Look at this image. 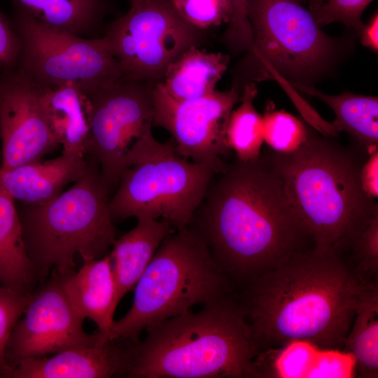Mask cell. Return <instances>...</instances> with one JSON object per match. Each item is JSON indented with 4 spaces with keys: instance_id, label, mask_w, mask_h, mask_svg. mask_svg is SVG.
Segmentation results:
<instances>
[{
    "instance_id": "obj_1",
    "label": "cell",
    "mask_w": 378,
    "mask_h": 378,
    "mask_svg": "<svg viewBox=\"0 0 378 378\" xmlns=\"http://www.w3.org/2000/svg\"><path fill=\"white\" fill-rule=\"evenodd\" d=\"M224 274L252 283L303 251L310 236L261 156L237 158L212 177L189 225Z\"/></svg>"
},
{
    "instance_id": "obj_2",
    "label": "cell",
    "mask_w": 378,
    "mask_h": 378,
    "mask_svg": "<svg viewBox=\"0 0 378 378\" xmlns=\"http://www.w3.org/2000/svg\"><path fill=\"white\" fill-rule=\"evenodd\" d=\"M366 281L342 253L314 248L262 273L241 305L259 351L298 341L341 351Z\"/></svg>"
},
{
    "instance_id": "obj_3",
    "label": "cell",
    "mask_w": 378,
    "mask_h": 378,
    "mask_svg": "<svg viewBox=\"0 0 378 378\" xmlns=\"http://www.w3.org/2000/svg\"><path fill=\"white\" fill-rule=\"evenodd\" d=\"M323 136L312 126L295 151H266L261 156L280 180L314 248L342 252L378 216L374 199L363 190L360 168L370 155Z\"/></svg>"
},
{
    "instance_id": "obj_4",
    "label": "cell",
    "mask_w": 378,
    "mask_h": 378,
    "mask_svg": "<svg viewBox=\"0 0 378 378\" xmlns=\"http://www.w3.org/2000/svg\"><path fill=\"white\" fill-rule=\"evenodd\" d=\"M128 378L254 377L260 353L243 307L227 295L148 327Z\"/></svg>"
},
{
    "instance_id": "obj_5",
    "label": "cell",
    "mask_w": 378,
    "mask_h": 378,
    "mask_svg": "<svg viewBox=\"0 0 378 378\" xmlns=\"http://www.w3.org/2000/svg\"><path fill=\"white\" fill-rule=\"evenodd\" d=\"M110 188L92 158L85 174L67 190L43 204L19 202L16 209L23 241L38 281L52 271H75L76 254L83 260L101 258L116 238L109 209Z\"/></svg>"
},
{
    "instance_id": "obj_6",
    "label": "cell",
    "mask_w": 378,
    "mask_h": 378,
    "mask_svg": "<svg viewBox=\"0 0 378 378\" xmlns=\"http://www.w3.org/2000/svg\"><path fill=\"white\" fill-rule=\"evenodd\" d=\"M228 282L192 227L174 230L137 281L130 310L113 321L106 338L139 342L148 327L226 296Z\"/></svg>"
},
{
    "instance_id": "obj_7",
    "label": "cell",
    "mask_w": 378,
    "mask_h": 378,
    "mask_svg": "<svg viewBox=\"0 0 378 378\" xmlns=\"http://www.w3.org/2000/svg\"><path fill=\"white\" fill-rule=\"evenodd\" d=\"M253 46L238 65L232 86L274 80L284 87L312 84L336 64L341 38L325 34L297 0H247Z\"/></svg>"
},
{
    "instance_id": "obj_8",
    "label": "cell",
    "mask_w": 378,
    "mask_h": 378,
    "mask_svg": "<svg viewBox=\"0 0 378 378\" xmlns=\"http://www.w3.org/2000/svg\"><path fill=\"white\" fill-rule=\"evenodd\" d=\"M216 172L176 152L172 139L157 141L149 130L133 146L127 168L110 198L114 223L131 217L167 221L174 230L188 227Z\"/></svg>"
},
{
    "instance_id": "obj_9",
    "label": "cell",
    "mask_w": 378,
    "mask_h": 378,
    "mask_svg": "<svg viewBox=\"0 0 378 378\" xmlns=\"http://www.w3.org/2000/svg\"><path fill=\"white\" fill-rule=\"evenodd\" d=\"M10 19L21 41L17 66L39 86L75 83L80 88H94L122 77L119 62L103 36L85 38L15 8Z\"/></svg>"
},
{
    "instance_id": "obj_10",
    "label": "cell",
    "mask_w": 378,
    "mask_h": 378,
    "mask_svg": "<svg viewBox=\"0 0 378 378\" xmlns=\"http://www.w3.org/2000/svg\"><path fill=\"white\" fill-rule=\"evenodd\" d=\"M130 5L102 36L119 62L122 78L155 84L183 52L200 46L204 30L184 20L171 0H133Z\"/></svg>"
},
{
    "instance_id": "obj_11",
    "label": "cell",
    "mask_w": 378,
    "mask_h": 378,
    "mask_svg": "<svg viewBox=\"0 0 378 378\" xmlns=\"http://www.w3.org/2000/svg\"><path fill=\"white\" fill-rule=\"evenodd\" d=\"M153 85L121 77L104 86L80 88L89 127L86 155L98 163L110 190L127 168L133 146L152 130Z\"/></svg>"
},
{
    "instance_id": "obj_12",
    "label": "cell",
    "mask_w": 378,
    "mask_h": 378,
    "mask_svg": "<svg viewBox=\"0 0 378 378\" xmlns=\"http://www.w3.org/2000/svg\"><path fill=\"white\" fill-rule=\"evenodd\" d=\"M153 108V126L172 134L178 155L192 162L211 167L219 172L221 156L229 155L225 131L230 115L240 100L234 87L200 98L178 100L169 96L155 83L151 88Z\"/></svg>"
},
{
    "instance_id": "obj_13",
    "label": "cell",
    "mask_w": 378,
    "mask_h": 378,
    "mask_svg": "<svg viewBox=\"0 0 378 378\" xmlns=\"http://www.w3.org/2000/svg\"><path fill=\"white\" fill-rule=\"evenodd\" d=\"M52 273L43 286L34 292L9 337L5 359L10 371L24 360L92 346L106 339L99 331H85L84 319L63 288L64 274L55 270Z\"/></svg>"
},
{
    "instance_id": "obj_14",
    "label": "cell",
    "mask_w": 378,
    "mask_h": 378,
    "mask_svg": "<svg viewBox=\"0 0 378 378\" xmlns=\"http://www.w3.org/2000/svg\"><path fill=\"white\" fill-rule=\"evenodd\" d=\"M0 170L41 160L59 146L43 104V88L18 66L0 71Z\"/></svg>"
},
{
    "instance_id": "obj_15",
    "label": "cell",
    "mask_w": 378,
    "mask_h": 378,
    "mask_svg": "<svg viewBox=\"0 0 378 378\" xmlns=\"http://www.w3.org/2000/svg\"><path fill=\"white\" fill-rule=\"evenodd\" d=\"M135 342L105 339L92 346L66 349L50 356L28 358L12 368L7 377H125Z\"/></svg>"
},
{
    "instance_id": "obj_16",
    "label": "cell",
    "mask_w": 378,
    "mask_h": 378,
    "mask_svg": "<svg viewBox=\"0 0 378 378\" xmlns=\"http://www.w3.org/2000/svg\"><path fill=\"white\" fill-rule=\"evenodd\" d=\"M87 169L85 158L62 153L50 160L0 170V186L15 202L43 204L57 197L68 184L80 179Z\"/></svg>"
},
{
    "instance_id": "obj_17",
    "label": "cell",
    "mask_w": 378,
    "mask_h": 378,
    "mask_svg": "<svg viewBox=\"0 0 378 378\" xmlns=\"http://www.w3.org/2000/svg\"><path fill=\"white\" fill-rule=\"evenodd\" d=\"M63 288L74 309L93 321L105 337L117 307L116 286L109 254L83 260L81 267L63 275Z\"/></svg>"
},
{
    "instance_id": "obj_18",
    "label": "cell",
    "mask_w": 378,
    "mask_h": 378,
    "mask_svg": "<svg viewBox=\"0 0 378 378\" xmlns=\"http://www.w3.org/2000/svg\"><path fill=\"white\" fill-rule=\"evenodd\" d=\"M136 226L114 241L109 255L116 286L118 306L134 290L164 238L174 231L161 219L139 217Z\"/></svg>"
},
{
    "instance_id": "obj_19",
    "label": "cell",
    "mask_w": 378,
    "mask_h": 378,
    "mask_svg": "<svg viewBox=\"0 0 378 378\" xmlns=\"http://www.w3.org/2000/svg\"><path fill=\"white\" fill-rule=\"evenodd\" d=\"M230 56L222 52H209L192 46L178 56L166 69L158 82L172 97L190 100L206 96L227 69Z\"/></svg>"
},
{
    "instance_id": "obj_20",
    "label": "cell",
    "mask_w": 378,
    "mask_h": 378,
    "mask_svg": "<svg viewBox=\"0 0 378 378\" xmlns=\"http://www.w3.org/2000/svg\"><path fill=\"white\" fill-rule=\"evenodd\" d=\"M43 90L48 122L55 137L62 146V153L85 158L89 127L78 84L70 83Z\"/></svg>"
},
{
    "instance_id": "obj_21",
    "label": "cell",
    "mask_w": 378,
    "mask_h": 378,
    "mask_svg": "<svg viewBox=\"0 0 378 378\" xmlns=\"http://www.w3.org/2000/svg\"><path fill=\"white\" fill-rule=\"evenodd\" d=\"M38 282L23 241L15 201L0 186V285L33 293Z\"/></svg>"
},
{
    "instance_id": "obj_22",
    "label": "cell",
    "mask_w": 378,
    "mask_h": 378,
    "mask_svg": "<svg viewBox=\"0 0 378 378\" xmlns=\"http://www.w3.org/2000/svg\"><path fill=\"white\" fill-rule=\"evenodd\" d=\"M13 8L57 28L94 38L111 8V0H11Z\"/></svg>"
},
{
    "instance_id": "obj_23",
    "label": "cell",
    "mask_w": 378,
    "mask_h": 378,
    "mask_svg": "<svg viewBox=\"0 0 378 378\" xmlns=\"http://www.w3.org/2000/svg\"><path fill=\"white\" fill-rule=\"evenodd\" d=\"M292 88L316 97L328 105L335 115V131L346 132L370 153L378 146V99L377 97L344 92L338 95L324 94L314 87L293 85Z\"/></svg>"
},
{
    "instance_id": "obj_24",
    "label": "cell",
    "mask_w": 378,
    "mask_h": 378,
    "mask_svg": "<svg viewBox=\"0 0 378 378\" xmlns=\"http://www.w3.org/2000/svg\"><path fill=\"white\" fill-rule=\"evenodd\" d=\"M343 351L353 358L354 372L360 377L378 375V286L365 281L356 307Z\"/></svg>"
},
{
    "instance_id": "obj_25",
    "label": "cell",
    "mask_w": 378,
    "mask_h": 378,
    "mask_svg": "<svg viewBox=\"0 0 378 378\" xmlns=\"http://www.w3.org/2000/svg\"><path fill=\"white\" fill-rule=\"evenodd\" d=\"M258 90L255 82L244 85L240 105L232 110L227 124L225 140L227 148L241 161L259 159L263 141L262 115L255 109L253 100Z\"/></svg>"
},
{
    "instance_id": "obj_26",
    "label": "cell",
    "mask_w": 378,
    "mask_h": 378,
    "mask_svg": "<svg viewBox=\"0 0 378 378\" xmlns=\"http://www.w3.org/2000/svg\"><path fill=\"white\" fill-rule=\"evenodd\" d=\"M309 126L284 111L267 104L262 115L263 141L272 150L290 153L297 150L307 140Z\"/></svg>"
},
{
    "instance_id": "obj_27",
    "label": "cell",
    "mask_w": 378,
    "mask_h": 378,
    "mask_svg": "<svg viewBox=\"0 0 378 378\" xmlns=\"http://www.w3.org/2000/svg\"><path fill=\"white\" fill-rule=\"evenodd\" d=\"M34 292H23L0 285V372L3 377H7L10 371L5 359L9 337Z\"/></svg>"
},
{
    "instance_id": "obj_28",
    "label": "cell",
    "mask_w": 378,
    "mask_h": 378,
    "mask_svg": "<svg viewBox=\"0 0 378 378\" xmlns=\"http://www.w3.org/2000/svg\"><path fill=\"white\" fill-rule=\"evenodd\" d=\"M180 15L194 27L204 30L227 23L231 8L229 0H171Z\"/></svg>"
},
{
    "instance_id": "obj_29",
    "label": "cell",
    "mask_w": 378,
    "mask_h": 378,
    "mask_svg": "<svg viewBox=\"0 0 378 378\" xmlns=\"http://www.w3.org/2000/svg\"><path fill=\"white\" fill-rule=\"evenodd\" d=\"M372 0H326L323 4L309 8L316 24L328 25L338 22L354 29L359 36L365 24L361 15Z\"/></svg>"
},
{
    "instance_id": "obj_30",
    "label": "cell",
    "mask_w": 378,
    "mask_h": 378,
    "mask_svg": "<svg viewBox=\"0 0 378 378\" xmlns=\"http://www.w3.org/2000/svg\"><path fill=\"white\" fill-rule=\"evenodd\" d=\"M352 249L356 267L353 270L363 280H372L378 271V216L355 239Z\"/></svg>"
},
{
    "instance_id": "obj_31",
    "label": "cell",
    "mask_w": 378,
    "mask_h": 378,
    "mask_svg": "<svg viewBox=\"0 0 378 378\" xmlns=\"http://www.w3.org/2000/svg\"><path fill=\"white\" fill-rule=\"evenodd\" d=\"M231 14L223 35V42L234 55L250 51L253 46L246 13L247 0H229Z\"/></svg>"
},
{
    "instance_id": "obj_32",
    "label": "cell",
    "mask_w": 378,
    "mask_h": 378,
    "mask_svg": "<svg viewBox=\"0 0 378 378\" xmlns=\"http://www.w3.org/2000/svg\"><path fill=\"white\" fill-rule=\"evenodd\" d=\"M20 51V38L10 19L0 10V71L16 67Z\"/></svg>"
},
{
    "instance_id": "obj_33",
    "label": "cell",
    "mask_w": 378,
    "mask_h": 378,
    "mask_svg": "<svg viewBox=\"0 0 378 378\" xmlns=\"http://www.w3.org/2000/svg\"><path fill=\"white\" fill-rule=\"evenodd\" d=\"M360 182L364 192L372 199L378 196V149L371 153L360 172Z\"/></svg>"
},
{
    "instance_id": "obj_34",
    "label": "cell",
    "mask_w": 378,
    "mask_h": 378,
    "mask_svg": "<svg viewBox=\"0 0 378 378\" xmlns=\"http://www.w3.org/2000/svg\"><path fill=\"white\" fill-rule=\"evenodd\" d=\"M378 14L376 12L368 24H365L358 36L361 43L374 52L378 50Z\"/></svg>"
},
{
    "instance_id": "obj_35",
    "label": "cell",
    "mask_w": 378,
    "mask_h": 378,
    "mask_svg": "<svg viewBox=\"0 0 378 378\" xmlns=\"http://www.w3.org/2000/svg\"><path fill=\"white\" fill-rule=\"evenodd\" d=\"M298 2H308L309 4V8L317 6L323 4L326 0H297Z\"/></svg>"
},
{
    "instance_id": "obj_36",
    "label": "cell",
    "mask_w": 378,
    "mask_h": 378,
    "mask_svg": "<svg viewBox=\"0 0 378 378\" xmlns=\"http://www.w3.org/2000/svg\"><path fill=\"white\" fill-rule=\"evenodd\" d=\"M1 157H2V154H1V141H0V164L1 162Z\"/></svg>"
},
{
    "instance_id": "obj_37",
    "label": "cell",
    "mask_w": 378,
    "mask_h": 378,
    "mask_svg": "<svg viewBox=\"0 0 378 378\" xmlns=\"http://www.w3.org/2000/svg\"><path fill=\"white\" fill-rule=\"evenodd\" d=\"M0 377H3L1 372H0Z\"/></svg>"
},
{
    "instance_id": "obj_38",
    "label": "cell",
    "mask_w": 378,
    "mask_h": 378,
    "mask_svg": "<svg viewBox=\"0 0 378 378\" xmlns=\"http://www.w3.org/2000/svg\"><path fill=\"white\" fill-rule=\"evenodd\" d=\"M132 1H133V0H129V2Z\"/></svg>"
}]
</instances>
